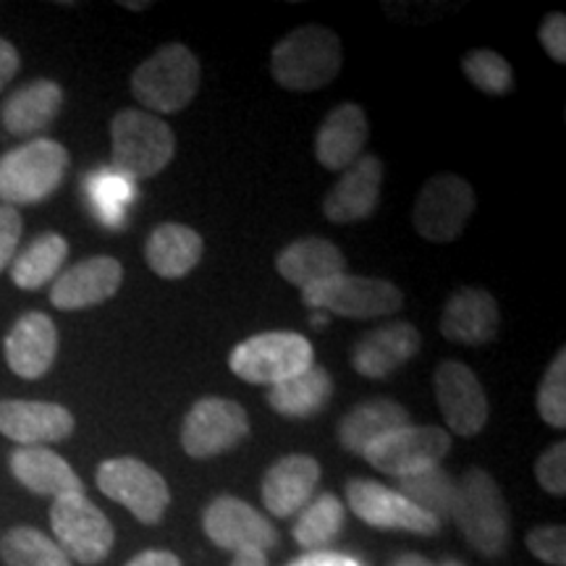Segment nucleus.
Wrapping results in <instances>:
<instances>
[{"label":"nucleus","mask_w":566,"mask_h":566,"mask_svg":"<svg viewBox=\"0 0 566 566\" xmlns=\"http://www.w3.org/2000/svg\"><path fill=\"white\" fill-rule=\"evenodd\" d=\"M202 527L218 548L233 554H247V551L265 554L279 546V530L271 525V520L233 495H218L216 501H210L202 514Z\"/></svg>","instance_id":"nucleus-14"},{"label":"nucleus","mask_w":566,"mask_h":566,"mask_svg":"<svg viewBox=\"0 0 566 566\" xmlns=\"http://www.w3.org/2000/svg\"><path fill=\"white\" fill-rule=\"evenodd\" d=\"M97 488L111 501L129 509L142 525H158L171 504V491L160 472L134 457L105 459L97 467Z\"/></svg>","instance_id":"nucleus-11"},{"label":"nucleus","mask_w":566,"mask_h":566,"mask_svg":"<svg viewBox=\"0 0 566 566\" xmlns=\"http://www.w3.org/2000/svg\"><path fill=\"white\" fill-rule=\"evenodd\" d=\"M462 69L467 82L475 84L485 95L504 97L514 90V71L509 66V61L495 51H488V48L467 53L462 59Z\"/></svg>","instance_id":"nucleus-34"},{"label":"nucleus","mask_w":566,"mask_h":566,"mask_svg":"<svg viewBox=\"0 0 566 566\" xmlns=\"http://www.w3.org/2000/svg\"><path fill=\"white\" fill-rule=\"evenodd\" d=\"M124 9H132V11H142V9H150V3H129V0H124Z\"/></svg>","instance_id":"nucleus-46"},{"label":"nucleus","mask_w":566,"mask_h":566,"mask_svg":"<svg viewBox=\"0 0 566 566\" xmlns=\"http://www.w3.org/2000/svg\"><path fill=\"white\" fill-rule=\"evenodd\" d=\"M0 558L6 566H71L59 543L34 527H13L0 537Z\"/></svg>","instance_id":"nucleus-33"},{"label":"nucleus","mask_w":566,"mask_h":566,"mask_svg":"<svg viewBox=\"0 0 566 566\" xmlns=\"http://www.w3.org/2000/svg\"><path fill=\"white\" fill-rule=\"evenodd\" d=\"M0 433L19 446L59 443L74 433V415L51 401H0Z\"/></svg>","instance_id":"nucleus-20"},{"label":"nucleus","mask_w":566,"mask_h":566,"mask_svg":"<svg viewBox=\"0 0 566 566\" xmlns=\"http://www.w3.org/2000/svg\"><path fill=\"white\" fill-rule=\"evenodd\" d=\"M384 189V160L363 155L346 168L323 200V212L331 223H359L373 216Z\"/></svg>","instance_id":"nucleus-16"},{"label":"nucleus","mask_w":566,"mask_h":566,"mask_svg":"<svg viewBox=\"0 0 566 566\" xmlns=\"http://www.w3.org/2000/svg\"><path fill=\"white\" fill-rule=\"evenodd\" d=\"M346 504L365 525L378 530H407L415 535H436L441 530V522L409 504L399 491L375 483V480H349L346 483Z\"/></svg>","instance_id":"nucleus-15"},{"label":"nucleus","mask_w":566,"mask_h":566,"mask_svg":"<svg viewBox=\"0 0 566 566\" xmlns=\"http://www.w3.org/2000/svg\"><path fill=\"white\" fill-rule=\"evenodd\" d=\"M409 412L399 401L394 399H367L363 405H357L352 412H346L338 422V443L344 446L349 454H359L378 438H384L394 430L407 428Z\"/></svg>","instance_id":"nucleus-28"},{"label":"nucleus","mask_w":566,"mask_h":566,"mask_svg":"<svg viewBox=\"0 0 566 566\" xmlns=\"http://www.w3.org/2000/svg\"><path fill=\"white\" fill-rule=\"evenodd\" d=\"M478 208L470 181L457 174H436L417 195L412 223L424 242L449 244L462 237Z\"/></svg>","instance_id":"nucleus-8"},{"label":"nucleus","mask_w":566,"mask_h":566,"mask_svg":"<svg viewBox=\"0 0 566 566\" xmlns=\"http://www.w3.org/2000/svg\"><path fill=\"white\" fill-rule=\"evenodd\" d=\"M202 74L200 61L187 45L171 42L142 61L132 74L134 97L145 105L147 113L168 116L179 113L195 101Z\"/></svg>","instance_id":"nucleus-4"},{"label":"nucleus","mask_w":566,"mask_h":566,"mask_svg":"<svg viewBox=\"0 0 566 566\" xmlns=\"http://www.w3.org/2000/svg\"><path fill=\"white\" fill-rule=\"evenodd\" d=\"M409 504H415L420 512L430 514L443 525V520H449L451 509H454V495H457V480L441 467L420 472V475L399 480L396 488Z\"/></svg>","instance_id":"nucleus-32"},{"label":"nucleus","mask_w":566,"mask_h":566,"mask_svg":"<svg viewBox=\"0 0 566 566\" xmlns=\"http://www.w3.org/2000/svg\"><path fill=\"white\" fill-rule=\"evenodd\" d=\"M69 153L55 139H32L0 158V200L9 208L38 205L61 187Z\"/></svg>","instance_id":"nucleus-5"},{"label":"nucleus","mask_w":566,"mask_h":566,"mask_svg":"<svg viewBox=\"0 0 566 566\" xmlns=\"http://www.w3.org/2000/svg\"><path fill=\"white\" fill-rule=\"evenodd\" d=\"M313 323H315V328H323V325H328V317H325V315H315Z\"/></svg>","instance_id":"nucleus-47"},{"label":"nucleus","mask_w":566,"mask_h":566,"mask_svg":"<svg viewBox=\"0 0 566 566\" xmlns=\"http://www.w3.org/2000/svg\"><path fill=\"white\" fill-rule=\"evenodd\" d=\"M275 271L286 283L300 289H310L336 275L346 273V258L334 242L321 237L296 239L283 247L275 258Z\"/></svg>","instance_id":"nucleus-25"},{"label":"nucleus","mask_w":566,"mask_h":566,"mask_svg":"<svg viewBox=\"0 0 566 566\" xmlns=\"http://www.w3.org/2000/svg\"><path fill=\"white\" fill-rule=\"evenodd\" d=\"M422 349V336L412 323H388L367 331L352 352V367L363 378L384 380L405 367Z\"/></svg>","instance_id":"nucleus-18"},{"label":"nucleus","mask_w":566,"mask_h":566,"mask_svg":"<svg viewBox=\"0 0 566 566\" xmlns=\"http://www.w3.org/2000/svg\"><path fill=\"white\" fill-rule=\"evenodd\" d=\"M315 365V349L294 331H268L233 346L229 367L254 386H275Z\"/></svg>","instance_id":"nucleus-6"},{"label":"nucleus","mask_w":566,"mask_h":566,"mask_svg":"<svg viewBox=\"0 0 566 566\" xmlns=\"http://www.w3.org/2000/svg\"><path fill=\"white\" fill-rule=\"evenodd\" d=\"M331 396H334V378L325 367L313 365L294 378L268 388V405L289 420H307L328 407Z\"/></svg>","instance_id":"nucleus-29"},{"label":"nucleus","mask_w":566,"mask_h":566,"mask_svg":"<svg viewBox=\"0 0 566 566\" xmlns=\"http://www.w3.org/2000/svg\"><path fill=\"white\" fill-rule=\"evenodd\" d=\"M433 386L438 407H441L451 433L462 438L483 433L488 417H491V405H488L485 388L472 373V367L457 363V359H443L436 367Z\"/></svg>","instance_id":"nucleus-13"},{"label":"nucleus","mask_w":566,"mask_h":566,"mask_svg":"<svg viewBox=\"0 0 566 566\" xmlns=\"http://www.w3.org/2000/svg\"><path fill=\"white\" fill-rule=\"evenodd\" d=\"M63 105V90L53 80H34L13 92L0 108V124L13 137H32L55 122Z\"/></svg>","instance_id":"nucleus-26"},{"label":"nucleus","mask_w":566,"mask_h":566,"mask_svg":"<svg viewBox=\"0 0 566 566\" xmlns=\"http://www.w3.org/2000/svg\"><path fill=\"white\" fill-rule=\"evenodd\" d=\"M289 566H365V564L354 556L338 554V551H313V554L294 558Z\"/></svg>","instance_id":"nucleus-41"},{"label":"nucleus","mask_w":566,"mask_h":566,"mask_svg":"<svg viewBox=\"0 0 566 566\" xmlns=\"http://www.w3.org/2000/svg\"><path fill=\"white\" fill-rule=\"evenodd\" d=\"M113 171L129 181L158 176L176 155L174 129L160 116L126 108L111 122Z\"/></svg>","instance_id":"nucleus-3"},{"label":"nucleus","mask_w":566,"mask_h":566,"mask_svg":"<svg viewBox=\"0 0 566 566\" xmlns=\"http://www.w3.org/2000/svg\"><path fill=\"white\" fill-rule=\"evenodd\" d=\"M205 252L202 237L187 223H160L145 244L147 265L166 281H179L200 265Z\"/></svg>","instance_id":"nucleus-27"},{"label":"nucleus","mask_w":566,"mask_h":566,"mask_svg":"<svg viewBox=\"0 0 566 566\" xmlns=\"http://www.w3.org/2000/svg\"><path fill=\"white\" fill-rule=\"evenodd\" d=\"M250 436L247 409L221 396L195 401L181 422V449L192 459H212L237 449Z\"/></svg>","instance_id":"nucleus-12"},{"label":"nucleus","mask_w":566,"mask_h":566,"mask_svg":"<svg viewBox=\"0 0 566 566\" xmlns=\"http://www.w3.org/2000/svg\"><path fill=\"white\" fill-rule=\"evenodd\" d=\"M317 483H321V462L307 454H289L265 472L260 495L268 512L289 520L313 501Z\"/></svg>","instance_id":"nucleus-21"},{"label":"nucleus","mask_w":566,"mask_h":566,"mask_svg":"<svg viewBox=\"0 0 566 566\" xmlns=\"http://www.w3.org/2000/svg\"><path fill=\"white\" fill-rule=\"evenodd\" d=\"M346 522V509L342 499L334 493H321L315 501H310L302 509L294 522V541L313 554V551H325V546L342 535Z\"/></svg>","instance_id":"nucleus-31"},{"label":"nucleus","mask_w":566,"mask_h":566,"mask_svg":"<svg viewBox=\"0 0 566 566\" xmlns=\"http://www.w3.org/2000/svg\"><path fill=\"white\" fill-rule=\"evenodd\" d=\"M6 363L19 378L38 380L51 370L59 354V331L45 313L21 315L3 344Z\"/></svg>","instance_id":"nucleus-22"},{"label":"nucleus","mask_w":566,"mask_h":566,"mask_svg":"<svg viewBox=\"0 0 566 566\" xmlns=\"http://www.w3.org/2000/svg\"><path fill=\"white\" fill-rule=\"evenodd\" d=\"M21 66V59H19V51L11 45L9 40L0 38V90L9 84L13 76H17V71Z\"/></svg>","instance_id":"nucleus-42"},{"label":"nucleus","mask_w":566,"mask_h":566,"mask_svg":"<svg viewBox=\"0 0 566 566\" xmlns=\"http://www.w3.org/2000/svg\"><path fill=\"white\" fill-rule=\"evenodd\" d=\"M535 478L551 495L564 499L566 495V443L564 441L548 446V449L537 457Z\"/></svg>","instance_id":"nucleus-38"},{"label":"nucleus","mask_w":566,"mask_h":566,"mask_svg":"<svg viewBox=\"0 0 566 566\" xmlns=\"http://www.w3.org/2000/svg\"><path fill=\"white\" fill-rule=\"evenodd\" d=\"M126 566H184L171 551H142Z\"/></svg>","instance_id":"nucleus-43"},{"label":"nucleus","mask_w":566,"mask_h":566,"mask_svg":"<svg viewBox=\"0 0 566 566\" xmlns=\"http://www.w3.org/2000/svg\"><path fill=\"white\" fill-rule=\"evenodd\" d=\"M527 551L543 564L551 566H566V530L562 525H541L530 530Z\"/></svg>","instance_id":"nucleus-37"},{"label":"nucleus","mask_w":566,"mask_h":566,"mask_svg":"<svg viewBox=\"0 0 566 566\" xmlns=\"http://www.w3.org/2000/svg\"><path fill=\"white\" fill-rule=\"evenodd\" d=\"M367 137H370L367 113L357 103L336 105L317 129V163L328 171H346L354 160L363 158Z\"/></svg>","instance_id":"nucleus-23"},{"label":"nucleus","mask_w":566,"mask_h":566,"mask_svg":"<svg viewBox=\"0 0 566 566\" xmlns=\"http://www.w3.org/2000/svg\"><path fill=\"white\" fill-rule=\"evenodd\" d=\"M87 192L92 208L103 218V223L113 226L116 221H122L124 205L132 197V181L116 171H97L90 176Z\"/></svg>","instance_id":"nucleus-35"},{"label":"nucleus","mask_w":566,"mask_h":566,"mask_svg":"<svg viewBox=\"0 0 566 566\" xmlns=\"http://www.w3.org/2000/svg\"><path fill=\"white\" fill-rule=\"evenodd\" d=\"M231 566H268V558L260 551H247V554L233 556Z\"/></svg>","instance_id":"nucleus-45"},{"label":"nucleus","mask_w":566,"mask_h":566,"mask_svg":"<svg viewBox=\"0 0 566 566\" xmlns=\"http://www.w3.org/2000/svg\"><path fill=\"white\" fill-rule=\"evenodd\" d=\"M391 566H462L459 562H443V564H433L420 554H401Z\"/></svg>","instance_id":"nucleus-44"},{"label":"nucleus","mask_w":566,"mask_h":566,"mask_svg":"<svg viewBox=\"0 0 566 566\" xmlns=\"http://www.w3.org/2000/svg\"><path fill=\"white\" fill-rule=\"evenodd\" d=\"M451 520L472 548L485 558H499L509 548V506L495 480L480 467L467 470L457 483Z\"/></svg>","instance_id":"nucleus-2"},{"label":"nucleus","mask_w":566,"mask_h":566,"mask_svg":"<svg viewBox=\"0 0 566 566\" xmlns=\"http://www.w3.org/2000/svg\"><path fill=\"white\" fill-rule=\"evenodd\" d=\"M451 451V433L436 424H407L394 430L363 451V457L378 472H386L396 480H405L420 472L441 467Z\"/></svg>","instance_id":"nucleus-9"},{"label":"nucleus","mask_w":566,"mask_h":566,"mask_svg":"<svg viewBox=\"0 0 566 566\" xmlns=\"http://www.w3.org/2000/svg\"><path fill=\"white\" fill-rule=\"evenodd\" d=\"M9 467L11 475L27 491L38 495H53V501L61 499V495L84 493V483L71 470L66 459L45 449V446H19L9 459Z\"/></svg>","instance_id":"nucleus-24"},{"label":"nucleus","mask_w":566,"mask_h":566,"mask_svg":"<svg viewBox=\"0 0 566 566\" xmlns=\"http://www.w3.org/2000/svg\"><path fill=\"white\" fill-rule=\"evenodd\" d=\"M344 48L334 30L321 24L296 27L273 48L271 74L289 92L323 90L342 74Z\"/></svg>","instance_id":"nucleus-1"},{"label":"nucleus","mask_w":566,"mask_h":566,"mask_svg":"<svg viewBox=\"0 0 566 566\" xmlns=\"http://www.w3.org/2000/svg\"><path fill=\"white\" fill-rule=\"evenodd\" d=\"M53 541L63 554L80 564H101L108 558L116 533L111 520L84 493L61 495L51 506Z\"/></svg>","instance_id":"nucleus-10"},{"label":"nucleus","mask_w":566,"mask_h":566,"mask_svg":"<svg viewBox=\"0 0 566 566\" xmlns=\"http://www.w3.org/2000/svg\"><path fill=\"white\" fill-rule=\"evenodd\" d=\"M69 258V242L61 233H40L11 263V281L24 292H34L59 275Z\"/></svg>","instance_id":"nucleus-30"},{"label":"nucleus","mask_w":566,"mask_h":566,"mask_svg":"<svg viewBox=\"0 0 566 566\" xmlns=\"http://www.w3.org/2000/svg\"><path fill=\"white\" fill-rule=\"evenodd\" d=\"M124 283V265L116 258H90L71 265L55 279L51 289L53 307L71 313V310H87L108 302L116 296Z\"/></svg>","instance_id":"nucleus-17"},{"label":"nucleus","mask_w":566,"mask_h":566,"mask_svg":"<svg viewBox=\"0 0 566 566\" xmlns=\"http://www.w3.org/2000/svg\"><path fill=\"white\" fill-rule=\"evenodd\" d=\"M302 302L317 313H334L354 321H373L399 313L405 307V294L396 283L370 275L342 273L315 286L302 289Z\"/></svg>","instance_id":"nucleus-7"},{"label":"nucleus","mask_w":566,"mask_h":566,"mask_svg":"<svg viewBox=\"0 0 566 566\" xmlns=\"http://www.w3.org/2000/svg\"><path fill=\"white\" fill-rule=\"evenodd\" d=\"M537 38H541L543 48H546V53L551 55V61H556V63L566 61V17L564 13H558V11L548 13V17L543 19Z\"/></svg>","instance_id":"nucleus-40"},{"label":"nucleus","mask_w":566,"mask_h":566,"mask_svg":"<svg viewBox=\"0 0 566 566\" xmlns=\"http://www.w3.org/2000/svg\"><path fill=\"white\" fill-rule=\"evenodd\" d=\"M21 229H24V223H21L19 210L0 202V273L13 263V254H17V247L21 239Z\"/></svg>","instance_id":"nucleus-39"},{"label":"nucleus","mask_w":566,"mask_h":566,"mask_svg":"<svg viewBox=\"0 0 566 566\" xmlns=\"http://www.w3.org/2000/svg\"><path fill=\"white\" fill-rule=\"evenodd\" d=\"M537 412L551 428H566V352L562 349L548 365L537 388Z\"/></svg>","instance_id":"nucleus-36"},{"label":"nucleus","mask_w":566,"mask_h":566,"mask_svg":"<svg viewBox=\"0 0 566 566\" xmlns=\"http://www.w3.org/2000/svg\"><path fill=\"white\" fill-rule=\"evenodd\" d=\"M501 313L491 292L480 286H462L446 300L441 336L464 346H485L499 336Z\"/></svg>","instance_id":"nucleus-19"}]
</instances>
